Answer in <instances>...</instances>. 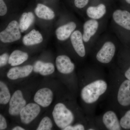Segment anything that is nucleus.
Instances as JSON below:
<instances>
[{"label":"nucleus","mask_w":130,"mask_h":130,"mask_svg":"<svg viewBox=\"0 0 130 130\" xmlns=\"http://www.w3.org/2000/svg\"><path fill=\"white\" fill-rule=\"evenodd\" d=\"M54 120L57 126L63 130L73 122L74 116L71 111L62 103H57L53 112Z\"/></svg>","instance_id":"f03ea898"},{"label":"nucleus","mask_w":130,"mask_h":130,"mask_svg":"<svg viewBox=\"0 0 130 130\" xmlns=\"http://www.w3.org/2000/svg\"><path fill=\"white\" fill-rule=\"evenodd\" d=\"M41 108L37 103H30L26 105L20 113L21 122L25 124L30 123L40 113Z\"/></svg>","instance_id":"39448f33"},{"label":"nucleus","mask_w":130,"mask_h":130,"mask_svg":"<svg viewBox=\"0 0 130 130\" xmlns=\"http://www.w3.org/2000/svg\"><path fill=\"white\" fill-rule=\"evenodd\" d=\"M113 18L116 24L130 30V13L128 11L116 10L113 12Z\"/></svg>","instance_id":"ddd939ff"},{"label":"nucleus","mask_w":130,"mask_h":130,"mask_svg":"<svg viewBox=\"0 0 130 130\" xmlns=\"http://www.w3.org/2000/svg\"><path fill=\"white\" fill-rule=\"evenodd\" d=\"M89 0H74V5L79 8L84 7L89 2Z\"/></svg>","instance_id":"a878e982"},{"label":"nucleus","mask_w":130,"mask_h":130,"mask_svg":"<svg viewBox=\"0 0 130 130\" xmlns=\"http://www.w3.org/2000/svg\"><path fill=\"white\" fill-rule=\"evenodd\" d=\"M26 103L22 91L20 90L16 91L9 101V114L12 116H16L20 114L21 110L26 105Z\"/></svg>","instance_id":"20e7f679"},{"label":"nucleus","mask_w":130,"mask_h":130,"mask_svg":"<svg viewBox=\"0 0 130 130\" xmlns=\"http://www.w3.org/2000/svg\"><path fill=\"white\" fill-rule=\"evenodd\" d=\"M98 27V22L95 19L90 20L85 23L83 36L84 41L88 42L89 41L91 37L95 34Z\"/></svg>","instance_id":"2eb2a0df"},{"label":"nucleus","mask_w":130,"mask_h":130,"mask_svg":"<svg viewBox=\"0 0 130 130\" xmlns=\"http://www.w3.org/2000/svg\"><path fill=\"white\" fill-rule=\"evenodd\" d=\"M12 130H24L25 129L24 128H22V127H21V126H15L14 128H13L12 129Z\"/></svg>","instance_id":"7c9ffc66"},{"label":"nucleus","mask_w":130,"mask_h":130,"mask_svg":"<svg viewBox=\"0 0 130 130\" xmlns=\"http://www.w3.org/2000/svg\"><path fill=\"white\" fill-rule=\"evenodd\" d=\"M107 88V85L105 81L96 80L84 87L81 91V98L86 103H94L106 92Z\"/></svg>","instance_id":"f257e3e1"},{"label":"nucleus","mask_w":130,"mask_h":130,"mask_svg":"<svg viewBox=\"0 0 130 130\" xmlns=\"http://www.w3.org/2000/svg\"><path fill=\"white\" fill-rule=\"evenodd\" d=\"M19 25L17 21L10 22L7 27L0 33V40L3 43H11L20 39L21 37Z\"/></svg>","instance_id":"7ed1b4c3"},{"label":"nucleus","mask_w":130,"mask_h":130,"mask_svg":"<svg viewBox=\"0 0 130 130\" xmlns=\"http://www.w3.org/2000/svg\"><path fill=\"white\" fill-rule=\"evenodd\" d=\"M35 16L31 12H25L21 15L20 20V29L21 32L27 30L35 21Z\"/></svg>","instance_id":"aec40b11"},{"label":"nucleus","mask_w":130,"mask_h":130,"mask_svg":"<svg viewBox=\"0 0 130 130\" xmlns=\"http://www.w3.org/2000/svg\"><path fill=\"white\" fill-rule=\"evenodd\" d=\"M33 67L26 65L23 67H17L10 69L7 74L9 79L14 80L28 76L32 72Z\"/></svg>","instance_id":"1a4fd4ad"},{"label":"nucleus","mask_w":130,"mask_h":130,"mask_svg":"<svg viewBox=\"0 0 130 130\" xmlns=\"http://www.w3.org/2000/svg\"><path fill=\"white\" fill-rule=\"evenodd\" d=\"M28 55L27 53L20 50H14L9 56L8 63L12 66L21 64L27 60Z\"/></svg>","instance_id":"f3484780"},{"label":"nucleus","mask_w":130,"mask_h":130,"mask_svg":"<svg viewBox=\"0 0 130 130\" xmlns=\"http://www.w3.org/2000/svg\"><path fill=\"white\" fill-rule=\"evenodd\" d=\"M71 41L73 48L79 56L84 57L86 54L83 36L79 30L75 31L71 36Z\"/></svg>","instance_id":"9b49d317"},{"label":"nucleus","mask_w":130,"mask_h":130,"mask_svg":"<svg viewBox=\"0 0 130 130\" xmlns=\"http://www.w3.org/2000/svg\"><path fill=\"white\" fill-rule=\"evenodd\" d=\"M76 27V25L73 22H69L57 28L56 30V37L60 41H64L69 38L72 33Z\"/></svg>","instance_id":"4468645a"},{"label":"nucleus","mask_w":130,"mask_h":130,"mask_svg":"<svg viewBox=\"0 0 130 130\" xmlns=\"http://www.w3.org/2000/svg\"><path fill=\"white\" fill-rule=\"evenodd\" d=\"M126 2L130 4V0H126Z\"/></svg>","instance_id":"2f4dec72"},{"label":"nucleus","mask_w":130,"mask_h":130,"mask_svg":"<svg viewBox=\"0 0 130 130\" xmlns=\"http://www.w3.org/2000/svg\"><path fill=\"white\" fill-rule=\"evenodd\" d=\"M53 99V93L48 88L40 89L35 94L34 100L36 103L43 107L49 106Z\"/></svg>","instance_id":"0eeeda50"},{"label":"nucleus","mask_w":130,"mask_h":130,"mask_svg":"<svg viewBox=\"0 0 130 130\" xmlns=\"http://www.w3.org/2000/svg\"><path fill=\"white\" fill-rule=\"evenodd\" d=\"M125 76L126 78L130 80V67L127 71H126L125 74Z\"/></svg>","instance_id":"c756f323"},{"label":"nucleus","mask_w":130,"mask_h":130,"mask_svg":"<svg viewBox=\"0 0 130 130\" xmlns=\"http://www.w3.org/2000/svg\"><path fill=\"white\" fill-rule=\"evenodd\" d=\"M55 70L53 63L42 62L39 73L43 76H47L53 73Z\"/></svg>","instance_id":"4be33fe9"},{"label":"nucleus","mask_w":130,"mask_h":130,"mask_svg":"<svg viewBox=\"0 0 130 130\" xmlns=\"http://www.w3.org/2000/svg\"><path fill=\"white\" fill-rule=\"evenodd\" d=\"M103 121L106 127L108 129H121L120 123L119 122L117 115L113 111H108L104 114L103 117Z\"/></svg>","instance_id":"f8f14e48"},{"label":"nucleus","mask_w":130,"mask_h":130,"mask_svg":"<svg viewBox=\"0 0 130 130\" xmlns=\"http://www.w3.org/2000/svg\"><path fill=\"white\" fill-rule=\"evenodd\" d=\"M7 8L3 0H0V15L3 16L6 14Z\"/></svg>","instance_id":"bb28decb"},{"label":"nucleus","mask_w":130,"mask_h":130,"mask_svg":"<svg viewBox=\"0 0 130 130\" xmlns=\"http://www.w3.org/2000/svg\"><path fill=\"white\" fill-rule=\"evenodd\" d=\"M118 101L121 106L130 105V80H126L122 83L119 89Z\"/></svg>","instance_id":"9d476101"},{"label":"nucleus","mask_w":130,"mask_h":130,"mask_svg":"<svg viewBox=\"0 0 130 130\" xmlns=\"http://www.w3.org/2000/svg\"><path fill=\"white\" fill-rule=\"evenodd\" d=\"M121 127L125 129H130V110L126 112L120 120Z\"/></svg>","instance_id":"b1692460"},{"label":"nucleus","mask_w":130,"mask_h":130,"mask_svg":"<svg viewBox=\"0 0 130 130\" xmlns=\"http://www.w3.org/2000/svg\"><path fill=\"white\" fill-rule=\"evenodd\" d=\"M115 50V46L113 43L107 42L97 53L96 59L101 63H109L114 56Z\"/></svg>","instance_id":"423d86ee"},{"label":"nucleus","mask_w":130,"mask_h":130,"mask_svg":"<svg viewBox=\"0 0 130 130\" xmlns=\"http://www.w3.org/2000/svg\"><path fill=\"white\" fill-rule=\"evenodd\" d=\"M106 12V6L103 4L96 7H90L87 9V14L93 19H98L102 18Z\"/></svg>","instance_id":"6ab92c4d"},{"label":"nucleus","mask_w":130,"mask_h":130,"mask_svg":"<svg viewBox=\"0 0 130 130\" xmlns=\"http://www.w3.org/2000/svg\"><path fill=\"white\" fill-rule=\"evenodd\" d=\"M35 12L38 18L46 20L53 19L55 16L54 12L51 8L40 3L37 5L35 8Z\"/></svg>","instance_id":"a211bd4d"},{"label":"nucleus","mask_w":130,"mask_h":130,"mask_svg":"<svg viewBox=\"0 0 130 130\" xmlns=\"http://www.w3.org/2000/svg\"><path fill=\"white\" fill-rule=\"evenodd\" d=\"M56 65L57 70L61 73L68 74L71 73L74 69V64L70 58L66 55L58 56L56 58Z\"/></svg>","instance_id":"6e6552de"},{"label":"nucleus","mask_w":130,"mask_h":130,"mask_svg":"<svg viewBox=\"0 0 130 130\" xmlns=\"http://www.w3.org/2000/svg\"><path fill=\"white\" fill-rule=\"evenodd\" d=\"M53 126V123L51 119L49 117L46 116L42 120L37 130H50Z\"/></svg>","instance_id":"5701e85b"},{"label":"nucleus","mask_w":130,"mask_h":130,"mask_svg":"<svg viewBox=\"0 0 130 130\" xmlns=\"http://www.w3.org/2000/svg\"><path fill=\"white\" fill-rule=\"evenodd\" d=\"M89 130H94V129H89Z\"/></svg>","instance_id":"473e14b6"},{"label":"nucleus","mask_w":130,"mask_h":130,"mask_svg":"<svg viewBox=\"0 0 130 130\" xmlns=\"http://www.w3.org/2000/svg\"><path fill=\"white\" fill-rule=\"evenodd\" d=\"M42 36L38 31L32 29L24 37L23 43L26 46H32L41 43L42 42Z\"/></svg>","instance_id":"dca6fc26"},{"label":"nucleus","mask_w":130,"mask_h":130,"mask_svg":"<svg viewBox=\"0 0 130 130\" xmlns=\"http://www.w3.org/2000/svg\"><path fill=\"white\" fill-rule=\"evenodd\" d=\"M6 120L2 115H0V130H2L6 129L7 127Z\"/></svg>","instance_id":"c85d7f7f"},{"label":"nucleus","mask_w":130,"mask_h":130,"mask_svg":"<svg viewBox=\"0 0 130 130\" xmlns=\"http://www.w3.org/2000/svg\"><path fill=\"white\" fill-rule=\"evenodd\" d=\"M9 56L8 54L4 53L0 56V66L1 67L5 66L8 61Z\"/></svg>","instance_id":"393cba45"},{"label":"nucleus","mask_w":130,"mask_h":130,"mask_svg":"<svg viewBox=\"0 0 130 130\" xmlns=\"http://www.w3.org/2000/svg\"><path fill=\"white\" fill-rule=\"evenodd\" d=\"M11 94L7 86L2 81L0 82V103L6 105L9 102Z\"/></svg>","instance_id":"412c9836"},{"label":"nucleus","mask_w":130,"mask_h":130,"mask_svg":"<svg viewBox=\"0 0 130 130\" xmlns=\"http://www.w3.org/2000/svg\"><path fill=\"white\" fill-rule=\"evenodd\" d=\"M64 130H85V128L84 125L81 124L76 125L72 126L69 125L67 126Z\"/></svg>","instance_id":"cd10ccee"}]
</instances>
